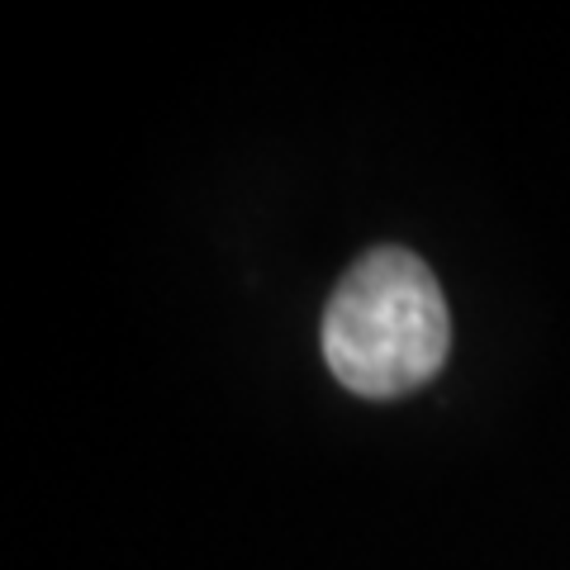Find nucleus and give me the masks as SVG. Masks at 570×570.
<instances>
[{
	"instance_id": "obj_1",
	"label": "nucleus",
	"mask_w": 570,
	"mask_h": 570,
	"mask_svg": "<svg viewBox=\"0 0 570 570\" xmlns=\"http://www.w3.org/2000/svg\"><path fill=\"white\" fill-rule=\"evenodd\" d=\"M318 337L328 371L352 395L400 400L442 371L452 318L433 272L414 253L376 247L337 281Z\"/></svg>"
}]
</instances>
